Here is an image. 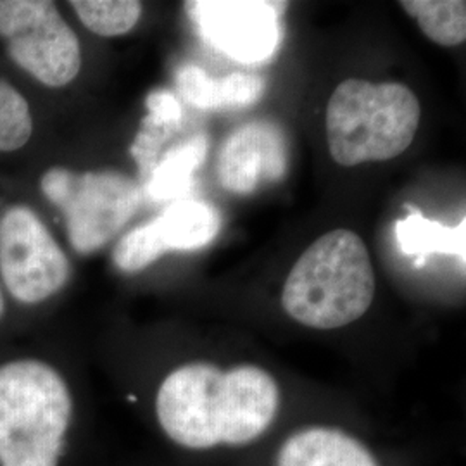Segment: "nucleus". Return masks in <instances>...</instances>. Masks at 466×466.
<instances>
[{"mask_svg": "<svg viewBox=\"0 0 466 466\" xmlns=\"http://www.w3.org/2000/svg\"><path fill=\"white\" fill-rule=\"evenodd\" d=\"M34 132L30 106L15 86L0 80V150L13 152L28 144Z\"/></svg>", "mask_w": 466, "mask_h": 466, "instance_id": "f3484780", "label": "nucleus"}, {"mask_svg": "<svg viewBox=\"0 0 466 466\" xmlns=\"http://www.w3.org/2000/svg\"><path fill=\"white\" fill-rule=\"evenodd\" d=\"M221 227L217 208L202 200H175L161 217L127 233L113 254L117 269L137 273L169 250H190L209 244Z\"/></svg>", "mask_w": 466, "mask_h": 466, "instance_id": "1a4fd4ad", "label": "nucleus"}, {"mask_svg": "<svg viewBox=\"0 0 466 466\" xmlns=\"http://www.w3.org/2000/svg\"><path fill=\"white\" fill-rule=\"evenodd\" d=\"M279 408L277 380L256 365L223 371L211 363H188L171 371L156 396L161 429L173 442L194 451L258 441Z\"/></svg>", "mask_w": 466, "mask_h": 466, "instance_id": "f257e3e1", "label": "nucleus"}, {"mask_svg": "<svg viewBox=\"0 0 466 466\" xmlns=\"http://www.w3.org/2000/svg\"><path fill=\"white\" fill-rule=\"evenodd\" d=\"M289 146L282 130L269 121H250L228 135L218 156V180L232 194H252L282 180Z\"/></svg>", "mask_w": 466, "mask_h": 466, "instance_id": "9d476101", "label": "nucleus"}, {"mask_svg": "<svg viewBox=\"0 0 466 466\" xmlns=\"http://www.w3.org/2000/svg\"><path fill=\"white\" fill-rule=\"evenodd\" d=\"M0 36L17 66L47 86H65L80 73L78 36L49 0H0Z\"/></svg>", "mask_w": 466, "mask_h": 466, "instance_id": "423d86ee", "label": "nucleus"}, {"mask_svg": "<svg viewBox=\"0 0 466 466\" xmlns=\"http://www.w3.org/2000/svg\"><path fill=\"white\" fill-rule=\"evenodd\" d=\"M4 308H5V304H4V296H2V290H0V318L4 315Z\"/></svg>", "mask_w": 466, "mask_h": 466, "instance_id": "6ab92c4d", "label": "nucleus"}, {"mask_svg": "<svg viewBox=\"0 0 466 466\" xmlns=\"http://www.w3.org/2000/svg\"><path fill=\"white\" fill-rule=\"evenodd\" d=\"M73 400L54 368L23 360L0 367V466H57Z\"/></svg>", "mask_w": 466, "mask_h": 466, "instance_id": "7ed1b4c3", "label": "nucleus"}, {"mask_svg": "<svg viewBox=\"0 0 466 466\" xmlns=\"http://www.w3.org/2000/svg\"><path fill=\"white\" fill-rule=\"evenodd\" d=\"M287 4L265 0L185 2L202 38L230 59L244 65L267 61L277 50Z\"/></svg>", "mask_w": 466, "mask_h": 466, "instance_id": "6e6552de", "label": "nucleus"}, {"mask_svg": "<svg viewBox=\"0 0 466 466\" xmlns=\"http://www.w3.org/2000/svg\"><path fill=\"white\" fill-rule=\"evenodd\" d=\"M208 146V137L200 134L167 150L144 185L150 199L175 200L187 194L194 171L206 159Z\"/></svg>", "mask_w": 466, "mask_h": 466, "instance_id": "4468645a", "label": "nucleus"}, {"mask_svg": "<svg viewBox=\"0 0 466 466\" xmlns=\"http://www.w3.org/2000/svg\"><path fill=\"white\" fill-rule=\"evenodd\" d=\"M400 7L417 19L418 26L432 42L444 47L466 40V2L463 0H404Z\"/></svg>", "mask_w": 466, "mask_h": 466, "instance_id": "2eb2a0df", "label": "nucleus"}, {"mask_svg": "<svg viewBox=\"0 0 466 466\" xmlns=\"http://www.w3.org/2000/svg\"><path fill=\"white\" fill-rule=\"evenodd\" d=\"M147 109H149V116L144 119V125L165 130L169 134L175 128H178L182 121V106L178 99L167 90L150 92L147 97Z\"/></svg>", "mask_w": 466, "mask_h": 466, "instance_id": "a211bd4d", "label": "nucleus"}, {"mask_svg": "<svg viewBox=\"0 0 466 466\" xmlns=\"http://www.w3.org/2000/svg\"><path fill=\"white\" fill-rule=\"evenodd\" d=\"M375 298V273L365 242L332 230L304 250L283 285L285 313L300 325L332 330L360 319Z\"/></svg>", "mask_w": 466, "mask_h": 466, "instance_id": "f03ea898", "label": "nucleus"}, {"mask_svg": "<svg viewBox=\"0 0 466 466\" xmlns=\"http://www.w3.org/2000/svg\"><path fill=\"white\" fill-rule=\"evenodd\" d=\"M0 273L23 304L49 299L69 280L66 254L26 206H15L0 218Z\"/></svg>", "mask_w": 466, "mask_h": 466, "instance_id": "0eeeda50", "label": "nucleus"}, {"mask_svg": "<svg viewBox=\"0 0 466 466\" xmlns=\"http://www.w3.org/2000/svg\"><path fill=\"white\" fill-rule=\"evenodd\" d=\"M177 85L185 102L198 109L248 107L263 97L265 80L248 73H232L213 80L202 67L187 65L178 71Z\"/></svg>", "mask_w": 466, "mask_h": 466, "instance_id": "f8f14e48", "label": "nucleus"}, {"mask_svg": "<svg viewBox=\"0 0 466 466\" xmlns=\"http://www.w3.org/2000/svg\"><path fill=\"white\" fill-rule=\"evenodd\" d=\"M465 219L458 227H446L413 211L396 223V237L404 254L417 256V267H421L431 254H452L461 258L465 265Z\"/></svg>", "mask_w": 466, "mask_h": 466, "instance_id": "ddd939ff", "label": "nucleus"}, {"mask_svg": "<svg viewBox=\"0 0 466 466\" xmlns=\"http://www.w3.org/2000/svg\"><path fill=\"white\" fill-rule=\"evenodd\" d=\"M420 102L402 84L350 78L333 90L327 106V138L333 161L358 167L398 157L415 140Z\"/></svg>", "mask_w": 466, "mask_h": 466, "instance_id": "20e7f679", "label": "nucleus"}, {"mask_svg": "<svg viewBox=\"0 0 466 466\" xmlns=\"http://www.w3.org/2000/svg\"><path fill=\"white\" fill-rule=\"evenodd\" d=\"M44 196L66 218L73 249L90 254L104 248L142 204L140 185L117 171L75 173L50 167L42 177Z\"/></svg>", "mask_w": 466, "mask_h": 466, "instance_id": "39448f33", "label": "nucleus"}, {"mask_svg": "<svg viewBox=\"0 0 466 466\" xmlns=\"http://www.w3.org/2000/svg\"><path fill=\"white\" fill-rule=\"evenodd\" d=\"M277 466H379V463L350 433L330 427H309L292 433L283 442Z\"/></svg>", "mask_w": 466, "mask_h": 466, "instance_id": "9b49d317", "label": "nucleus"}, {"mask_svg": "<svg viewBox=\"0 0 466 466\" xmlns=\"http://www.w3.org/2000/svg\"><path fill=\"white\" fill-rule=\"evenodd\" d=\"M71 5L85 26L100 36L128 34L142 15L137 0H73Z\"/></svg>", "mask_w": 466, "mask_h": 466, "instance_id": "dca6fc26", "label": "nucleus"}]
</instances>
